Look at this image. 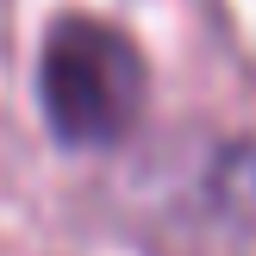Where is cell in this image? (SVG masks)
<instances>
[{
	"label": "cell",
	"mask_w": 256,
	"mask_h": 256,
	"mask_svg": "<svg viewBox=\"0 0 256 256\" xmlns=\"http://www.w3.org/2000/svg\"><path fill=\"white\" fill-rule=\"evenodd\" d=\"M144 50L119 32V25L94 19V12H62L44 32V56H38V100L69 150H106L144 112Z\"/></svg>",
	"instance_id": "obj_1"
},
{
	"label": "cell",
	"mask_w": 256,
	"mask_h": 256,
	"mask_svg": "<svg viewBox=\"0 0 256 256\" xmlns=\"http://www.w3.org/2000/svg\"><path fill=\"white\" fill-rule=\"evenodd\" d=\"M206 200L232 232H250L256 238V138H238L212 156L206 169Z\"/></svg>",
	"instance_id": "obj_2"
}]
</instances>
